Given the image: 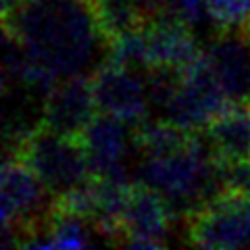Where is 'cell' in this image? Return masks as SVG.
Returning a JSON list of instances; mask_svg holds the SVG:
<instances>
[{
  "label": "cell",
  "instance_id": "cell-1",
  "mask_svg": "<svg viewBox=\"0 0 250 250\" xmlns=\"http://www.w3.org/2000/svg\"><path fill=\"white\" fill-rule=\"evenodd\" d=\"M2 29L57 77L83 75L108 57V42L88 0H19L2 15Z\"/></svg>",
  "mask_w": 250,
  "mask_h": 250
},
{
  "label": "cell",
  "instance_id": "cell-2",
  "mask_svg": "<svg viewBox=\"0 0 250 250\" xmlns=\"http://www.w3.org/2000/svg\"><path fill=\"white\" fill-rule=\"evenodd\" d=\"M200 134V131H198ZM194 134L190 144L179 150L144 159L140 167V179L159 190L171 205L188 202L190 210L217 194V175H223L208 140Z\"/></svg>",
  "mask_w": 250,
  "mask_h": 250
},
{
  "label": "cell",
  "instance_id": "cell-3",
  "mask_svg": "<svg viewBox=\"0 0 250 250\" xmlns=\"http://www.w3.org/2000/svg\"><path fill=\"white\" fill-rule=\"evenodd\" d=\"M9 154L21 159L42 179L52 198L92 175L82 138L59 134L42 121L27 131H19Z\"/></svg>",
  "mask_w": 250,
  "mask_h": 250
},
{
  "label": "cell",
  "instance_id": "cell-4",
  "mask_svg": "<svg viewBox=\"0 0 250 250\" xmlns=\"http://www.w3.org/2000/svg\"><path fill=\"white\" fill-rule=\"evenodd\" d=\"M186 242L198 248L250 246V194L221 186L198 207L188 210Z\"/></svg>",
  "mask_w": 250,
  "mask_h": 250
},
{
  "label": "cell",
  "instance_id": "cell-5",
  "mask_svg": "<svg viewBox=\"0 0 250 250\" xmlns=\"http://www.w3.org/2000/svg\"><path fill=\"white\" fill-rule=\"evenodd\" d=\"M229 104L233 103L219 83L207 54L202 52L196 61L182 69V83L169 100L165 113L167 119L179 127L200 131L207 129V125Z\"/></svg>",
  "mask_w": 250,
  "mask_h": 250
},
{
  "label": "cell",
  "instance_id": "cell-6",
  "mask_svg": "<svg viewBox=\"0 0 250 250\" xmlns=\"http://www.w3.org/2000/svg\"><path fill=\"white\" fill-rule=\"evenodd\" d=\"M90 77L98 113L113 115L131 127L144 121L148 94L144 75H140V71L113 61H103Z\"/></svg>",
  "mask_w": 250,
  "mask_h": 250
},
{
  "label": "cell",
  "instance_id": "cell-7",
  "mask_svg": "<svg viewBox=\"0 0 250 250\" xmlns=\"http://www.w3.org/2000/svg\"><path fill=\"white\" fill-rule=\"evenodd\" d=\"M171 208L169 200L152 186L131 182L127 205L123 210V246L161 248L169 236Z\"/></svg>",
  "mask_w": 250,
  "mask_h": 250
},
{
  "label": "cell",
  "instance_id": "cell-8",
  "mask_svg": "<svg viewBox=\"0 0 250 250\" xmlns=\"http://www.w3.org/2000/svg\"><path fill=\"white\" fill-rule=\"evenodd\" d=\"M98 115L96 98H94L92 77L73 75L65 82L54 83L46 94L42 106V123L50 129L65 136L82 138L83 129Z\"/></svg>",
  "mask_w": 250,
  "mask_h": 250
},
{
  "label": "cell",
  "instance_id": "cell-9",
  "mask_svg": "<svg viewBox=\"0 0 250 250\" xmlns=\"http://www.w3.org/2000/svg\"><path fill=\"white\" fill-rule=\"evenodd\" d=\"M207 59L231 103L250 100V42L240 27H219Z\"/></svg>",
  "mask_w": 250,
  "mask_h": 250
},
{
  "label": "cell",
  "instance_id": "cell-10",
  "mask_svg": "<svg viewBox=\"0 0 250 250\" xmlns=\"http://www.w3.org/2000/svg\"><path fill=\"white\" fill-rule=\"evenodd\" d=\"M144 31L148 67L186 69L202 54L190 29V23L171 11L148 23Z\"/></svg>",
  "mask_w": 250,
  "mask_h": 250
},
{
  "label": "cell",
  "instance_id": "cell-11",
  "mask_svg": "<svg viewBox=\"0 0 250 250\" xmlns=\"http://www.w3.org/2000/svg\"><path fill=\"white\" fill-rule=\"evenodd\" d=\"M125 121L113 115L98 113L83 129L82 142L88 156L90 173L98 177L127 179L123 169L125 156Z\"/></svg>",
  "mask_w": 250,
  "mask_h": 250
},
{
  "label": "cell",
  "instance_id": "cell-12",
  "mask_svg": "<svg viewBox=\"0 0 250 250\" xmlns=\"http://www.w3.org/2000/svg\"><path fill=\"white\" fill-rule=\"evenodd\" d=\"M205 138L221 169L250 161V108L233 103L207 125Z\"/></svg>",
  "mask_w": 250,
  "mask_h": 250
},
{
  "label": "cell",
  "instance_id": "cell-13",
  "mask_svg": "<svg viewBox=\"0 0 250 250\" xmlns=\"http://www.w3.org/2000/svg\"><path fill=\"white\" fill-rule=\"evenodd\" d=\"M198 131H188L179 125L167 121H140L134 129V144L144 159H152V156H165L190 144V140Z\"/></svg>",
  "mask_w": 250,
  "mask_h": 250
},
{
  "label": "cell",
  "instance_id": "cell-14",
  "mask_svg": "<svg viewBox=\"0 0 250 250\" xmlns=\"http://www.w3.org/2000/svg\"><path fill=\"white\" fill-rule=\"evenodd\" d=\"M94 13H96L98 25L108 44L127 31L148 25L144 15L138 11V6L131 0H98L94 4Z\"/></svg>",
  "mask_w": 250,
  "mask_h": 250
},
{
  "label": "cell",
  "instance_id": "cell-15",
  "mask_svg": "<svg viewBox=\"0 0 250 250\" xmlns=\"http://www.w3.org/2000/svg\"><path fill=\"white\" fill-rule=\"evenodd\" d=\"M85 225H92L85 219L65 213L50 207V219H48V233L52 238L54 248H83L90 246V233Z\"/></svg>",
  "mask_w": 250,
  "mask_h": 250
},
{
  "label": "cell",
  "instance_id": "cell-16",
  "mask_svg": "<svg viewBox=\"0 0 250 250\" xmlns=\"http://www.w3.org/2000/svg\"><path fill=\"white\" fill-rule=\"evenodd\" d=\"M207 13L219 27H238L250 19V0H205Z\"/></svg>",
  "mask_w": 250,
  "mask_h": 250
},
{
  "label": "cell",
  "instance_id": "cell-17",
  "mask_svg": "<svg viewBox=\"0 0 250 250\" xmlns=\"http://www.w3.org/2000/svg\"><path fill=\"white\" fill-rule=\"evenodd\" d=\"M223 186L250 194V161L223 169Z\"/></svg>",
  "mask_w": 250,
  "mask_h": 250
},
{
  "label": "cell",
  "instance_id": "cell-18",
  "mask_svg": "<svg viewBox=\"0 0 250 250\" xmlns=\"http://www.w3.org/2000/svg\"><path fill=\"white\" fill-rule=\"evenodd\" d=\"M169 11L175 13L177 17L186 19L188 23H194L200 19L202 9H207L205 0H167Z\"/></svg>",
  "mask_w": 250,
  "mask_h": 250
},
{
  "label": "cell",
  "instance_id": "cell-19",
  "mask_svg": "<svg viewBox=\"0 0 250 250\" xmlns=\"http://www.w3.org/2000/svg\"><path fill=\"white\" fill-rule=\"evenodd\" d=\"M131 2H134L138 6V11L144 15L146 23H152L154 19H159L165 13H169L167 0H131Z\"/></svg>",
  "mask_w": 250,
  "mask_h": 250
},
{
  "label": "cell",
  "instance_id": "cell-20",
  "mask_svg": "<svg viewBox=\"0 0 250 250\" xmlns=\"http://www.w3.org/2000/svg\"><path fill=\"white\" fill-rule=\"evenodd\" d=\"M17 2H19V0H2V15H4V13H9Z\"/></svg>",
  "mask_w": 250,
  "mask_h": 250
},
{
  "label": "cell",
  "instance_id": "cell-21",
  "mask_svg": "<svg viewBox=\"0 0 250 250\" xmlns=\"http://www.w3.org/2000/svg\"><path fill=\"white\" fill-rule=\"evenodd\" d=\"M88 2H90V4L94 6V4H96V2H98V0H88Z\"/></svg>",
  "mask_w": 250,
  "mask_h": 250
},
{
  "label": "cell",
  "instance_id": "cell-22",
  "mask_svg": "<svg viewBox=\"0 0 250 250\" xmlns=\"http://www.w3.org/2000/svg\"><path fill=\"white\" fill-rule=\"evenodd\" d=\"M248 108H250V100H248Z\"/></svg>",
  "mask_w": 250,
  "mask_h": 250
}]
</instances>
